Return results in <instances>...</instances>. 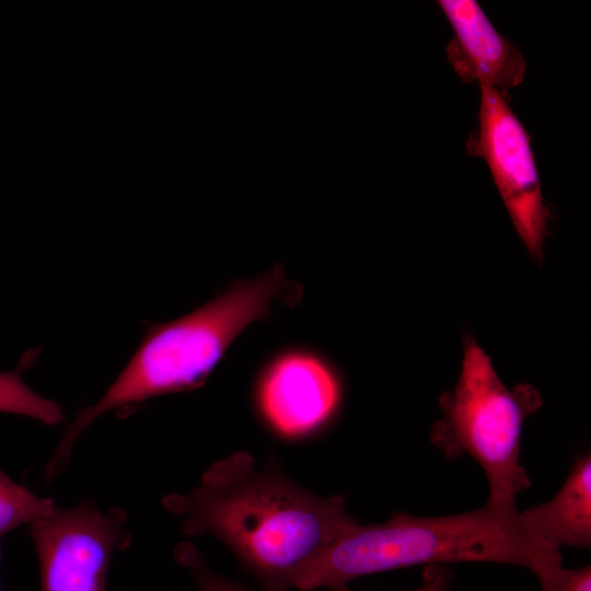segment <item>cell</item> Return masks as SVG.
<instances>
[{
    "label": "cell",
    "mask_w": 591,
    "mask_h": 591,
    "mask_svg": "<svg viewBox=\"0 0 591 591\" xmlns=\"http://www.w3.org/2000/svg\"><path fill=\"white\" fill-rule=\"evenodd\" d=\"M162 505L184 534L220 540L263 591H290L297 571L358 523L343 496H317L245 451L211 464L196 488Z\"/></svg>",
    "instance_id": "6da1fadb"
},
{
    "label": "cell",
    "mask_w": 591,
    "mask_h": 591,
    "mask_svg": "<svg viewBox=\"0 0 591 591\" xmlns=\"http://www.w3.org/2000/svg\"><path fill=\"white\" fill-rule=\"evenodd\" d=\"M304 288L286 276L282 263L228 288L192 312L164 323H147L131 359L103 396L81 408L62 433L45 467L53 482L69 463L86 428L112 410H125L149 398L190 392L205 385L232 344L252 324L271 317L280 302L296 308Z\"/></svg>",
    "instance_id": "7a4b0ae2"
},
{
    "label": "cell",
    "mask_w": 591,
    "mask_h": 591,
    "mask_svg": "<svg viewBox=\"0 0 591 591\" xmlns=\"http://www.w3.org/2000/svg\"><path fill=\"white\" fill-rule=\"evenodd\" d=\"M461 561L519 566L541 581L563 566V555L529 526L515 506L485 503L438 517L395 512L383 523H357L299 569L291 588L331 589L375 572Z\"/></svg>",
    "instance_id": "3957f363"
},
{
    "label": "cell",
    "mask_w": 591,
    "mask_h": 591,
    "mask_svg": "<svg viewBox=\"0 0 591 591\" xmlns=\"http://www.w3.org/2000/svg\"><path fill=\"white\" fill-rule=\"evenodd\" d=\"M542 404L531 384L508 389L489 356L465 335L461 373L439 397L442 415L432 426L431 443L449 459L470 455L479 464L489 486L486 503L515 506L519 494L531 486L520 464L523 424Z\"/></svg>",
    "instance_id": "277c9868"
},
{
    "label": "cell",
    "mask_w": 591,
    "mask_h": 591,
    "mask_svg": "<svg viewBox=\"0 0 591 591\" xmlns=\"http://www.w3.org/2000/svg\"><path fill=\"white\" fill-rule=\"evenodd\" d=\"M39 565L40 591H106L116 551L130 543L127 512L84 500L28 525Z\"/></svg>",
    "instance_id": "5b68a950"
},
{
    "label": "cell",
    "mask_w": 591,
    "mask_h": 591,
    "mask_svg": "<svg viewBox=\"0 0 591 591\" xmlns=\"http://www.w3.org/2000/svg\"><path fill=\"white\" fill-rule=\"evenodd\" d=\"M478 126L468 152L486 162L510 219L532 259H544L548 210L530 137L498 90L479 85Z\"/></svg>",
    "instance_id": "8992f818"
},
{
    "label": "cell",
    "mask_w": 591,
    "mask_h": 591,
    "mask_svg": "<svg viewBox=\"0 0 591 591\" xmlns=\"http://www.w3.org/2000/svg\"><path fill=\"white\" fill-rule=\"evenodd\" d=\"M253 396L257 415L271 431L300 439L318 432L336 417L344 383L327 354L292 344L266 357L256 372Z\"/></svg>",
    "instance_id": "52a82bcc"
},
{
    "label": "cell",
    "mask_w": 591,
    "mask_h": 591,
    "mask_svg": "<svg viewBox=\"0 0 591 591\" xmlns=\"http://www.w3.org/2000/svg\"><path fill=\"white\" fill-rule=\"evenodd\" d=\"M437 3L453 30L447 59L462 81L500 92L522 83L526 62L521 51L494 27L477 1Z\"/></svg>",
    "instance_id": "ba28073f"
},
{
    "label": "cell",
    "mask_w": 591,
    "mask_h": 591,
    "mask_svg": "<svg viewBox=\"0 0 591 591\" xmlns=\"http://www.w3.org/2000/svg\"><path fill=\"white\" fill-rule=\"evenodd\" d=\"M521 514L536 534L558 548H590V452L576 459L564 485L552 499L532 506L521 511Z\"/></svg>",
    "instance_id": "9c48e42d"
},
{
    "label": "cell",
    "mask_w": 591,
    "mask_h": 591,
    "mask_svg": "<svg viewBox=\"0 0 591 591\" xmlns=\"http://www.w3.org/2000/svg\"><path fill=\"white\" fill-rule=\"evenodd\" d=\"M36 352L28 350L14 370L0 372V413L27 416L54 426L65 419L61 406L38 395L22 378V372L33 364Z\"/></svg>",
    "instance_id": "30bf717a"
},
{
    "label": "cell",
    "mask_w": 591,
    "mask_h": 591,
    "mask_svg": "<svg viewBox=\"0 0 591 591\" xmlns=\"http://www.w3.org/2000/svg\"><path fill=\"white\" fill-rule=\"evenodd\" d=\"M55 507L51 499L35 495L0 470V561L2 538L18 526L30 525L50 513Z\"/></svg>",
    "instance_id": "8fae6325"
},
{
    "label": "cell",
    "mask_w": 591,
    "mask_h": 591,
    "mask_svg": "<svg viewBox=\"0 0 591 591\" xmlns=\"http://www.w3.org/2000/svg\"><path fill=\"white\" fill-rule=\"evenodd\" d=\"M175 560L195 579L199 591H252L217 573L195 546L183 543L174 551Z\"/></svg>",
    "instance_id": "7c38bea8"
},
{
    "label": "cell",
    "mask_w": 591,
    "mask_h": 591,
    "mask_svg": "<svg viewBox=\"0 0 591 591\" xmlns=\"http://www.w3.org/2000/svg\"><path fill=\"white\" fill-rule=\"evenodd\" d=\"M540 583L541 591H591V567L590 565L579 568L561 566Z\"/></svg>",
    "instance_id": "4fadbf2b"
},
{
    "label": "cell",
    "mask_w": 591,
    "mask_h": 591,
    "mask_svg": "<svg viewBox=\"0 0 591 591\" xmlns=\"http://www.w3.org/2000/svg\"><path fill=\"white\" fill-rule=\"evenodd\" d=\"M452 572L441 564L428 565L422 571V582L416 589L408 591H450ZM329 591H354L347 584L336 586Z\"/></svg>",
    "instance_id": "5bb4252c"
},
{
    "label": "cell",
    "mask_w": 591,
    "mask_h": 591,
    "mask_svg": "<svg viewBox=\"0 0 591 591\" xmlns=\"http://www.w3.org/2000/svg\"><path fill=\"white\" fill-rule=\"evenodd\" d=\"M1 591V590H0Z\"/></svg>",
    "instance_id": "9a60e30c"
}]
</instances>
